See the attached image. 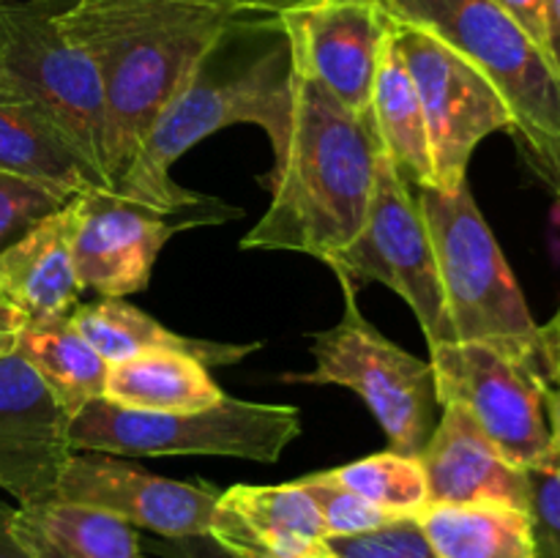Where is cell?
Returning <instances> with one entry per match:
<instances>
[{
	"label": "cell",
	"mask_w": 560,
	"mask_h": 558,
	"mask_svg": "<svg viewBox=\"0 0 560 558\" xmlns=\"http://www.w3.org/2000/svg\"><path fill=\"white\" fill-rule=\"evenodd\" d=\"M238 11V0H71L60 9V31L93 60L104 88L109 189Z\"/></svg>",
	"instance_id": "1"
},
{
	"label": "cell",
	"mask_w": 560,
	"mask_h": 558,
	"mask_svg": "<svg viewBox=\"0 0 560 558\" xmlns=\"http://www.w3.org/2000/svg\"><path fill=\"white\" fill-rule=\"evenodd\" d=\"M293 120V53L279 14L238 11L153 124L140 156L113 191L164 211H189L211 197L173 181L170 167L213 131L260 126L273 159L288 148Z\"/></svg>",
	"instance_id": "2"
},
{
	"label": "cell",
	"mask_w": 560,
	"mask_h": 558,
	"mask_svg": "<svg viewBox=\"0 0 560 558\" xmlns=\"http://www.w3.org/2000/svg\"><path fill=\"white\" fill-rule=\"evenodd\" d=\"M383 146L372 113H353L293 71L288 148L273 159L271 206L241 249H284L331 263L359 235Z\"/></svg>",
	"instance_id": "3"
},
{
	"label": "cell",
	"mask_w": 560,
	"mask_h": 558,
	"mask_svg": "<svg viewBox=\"0 0 560 558\" xmlns=\"http://www.w3.org/2000/svg\"><path fill=\"white\" fill-rule=\"evenodd\" d=\"M392 20L441 38L481 71L512 109L530 164L560 151V71L495 0H381Z\"/></svg>",
	"instance_id": "4"
},
{
	"label": "cell",
	"mask_w": 560,
	"mask_h": 558,
	"mask_svg": "<svg viewBox=\"0 0 560 558\" xmlns=\"http://www.w3.org/2000/svg\"><path fill=\"white\" fill-rule=\"evenodd\" d=\"M419 206L454 342H490L539 359V326L468 181L454 191L419 189Z\"/></svg>",
	"instance_id": "5"
},
{
	"label": "cell",
	"mask_w": 560,
	"mask_h": 558,
	"mask_svg": "<svg viewBox=\"0 0 560 558\" xmlns=\"http://www.w3.org/2000/svg\"><path fill=\"white\" fill-rule=\"evenodd\" d=\"M293 405L246 403L222 397L217 405L178 414L129 410L104 397L88 403L69 421L71 452L126 454V457H235L277 463L301 435Z\"/></svg>",
	"instance_id": "6"
},
{
	"label": "cell",
	"mask_w": 560,
	"mask_h": 558,
	"mask_svg": "<svg viewBox=\"0 0 560 558\" xmlns=\"http://www.w3.org/2000/svg\"><path fill=\"white\" fill-rule=\"evenodd\" d=\"M60 0L0 3V102L49 120L107 181L104 88L93 60L60 31Z\"/></svg>",
	"instance_id": "7"
},
{
	"label": "cell",
	"mask_w": 560,
	"mask_h": 558,
	"mask_svg": "<svg viewBox=\"0 0 560 558\" xmlns=\"http://www.w3.org/2000/svg\"><path fill=\"white\" fill-rule=\"evenodd\" d=\"M339 282L345 290L342 321L328 332L312 334L315 370L288 375V381L350 388L375 414L392 452L419 457L441 419L432 364L383 337L361 315L353 284L348 279Z\"/></svg>",
	"instance_id": "8"
},
{
	"label": "cell",
	"mask_w": 560,
	"mask_h": 558,
	"mask_svg": "<svg viewBox=\"0 0 560 558\" xmlns=\"http://www.w3.org/2000/svg\"><path fill=\"white\" fill-rule=\"evenodd\" d=\"M438 403L459 405L517 468L552 452L547 421V377L539 359L490 342H446L430 348Z\"/></svg>",
	"instance_id": "9"
},
{
	"label": "cell",
	"mask_w": 560,
	"mask_h": 558,
	"mask_svg": "<svg viewBox=\"0 0 560 558\" xmlns=\"http://www.w3.org/2000/svg\"><path fill=\"white\" fill-rule=\"evenodd\" d=\"M328 266L353 288L355 282H381L402 295L430 348L454 342L419 195L386 153L377 159L375 189L359 235Z\"/></svg>",
	"instance_id": "10"
},
{
	"label": "cell",
	"mask_w": 560,
	"mask_h": 558,
	"mask_svg": "<svg viewBox=\"0 0 560 558\" xmlns=\"http://www.w3.org/2000/svg\"><path fill=\"white\" fill-rule=\"evenodd\" d=\"M392 36L424 113L432 186L454 191L468 181L470 156L485 137L495 131L514 135L512 109L476 66L432 33L392 20Z\"/></svg>",
	"instance_id": "11"
},
{
	"label": "cell",
	"mask_w": 560,
	"mask_h": 558,
	"mask_svg": "<svg viewBox=\"0 0 560 558\" xmlns=\"http://www.w3.org/2000/svg\"><path fill=\"white\" fill-rule=\"evenodd\" d=\"M71 257L77 282L102 299L140 293L151 282L159 252L178 230L222 224L241 217V208L211 197L189 211H164L113 189H88L74 197Z\"/></svg>",
	"instance_id": "12"
},
{
	"label": "cell",
	"mask_w": 560,
	"mask_h": 558,
	"mask_svg": "<svg viewBox=\"0 0 560 558\" xmlns=\"http://www.w3.org/2000/svg\"><path fill=\"white\" fill-rule=\"evenodd\" d=\"M219 496L206 481H175L102 452H71L55 492V498L102 509L164 539L208 536Z\"/></svg>",
	"instance_id": "13"
},
{
	"label": "cell",
	"mask_w": 560,
	"mask_h": 558,
	"mask_svg": "<svg viewBox=\"0 0 560 558\" xmlns=\"http://www.w3.org/2000/svg\"><path fill=\"white\" fill-rule=\"evenodd\" d=\"M293 71L320 82L353 113H370L388 14L381 0H304L279 14Z\"/></svg>",
	"instance_id": "14"
},
{
	"label": "cell",
	"mask_w": 560,
	"mask_h": 558,
	"mask_svg": "<svg viewBox=\"0 0 560 558\" xmlns=\"http://www.w3.org/2000/svg\"><path fill=\"white\" fill-rule=\"evenodd\" d=\"M69 416L20 353L0 356V490L16 507L58 492L69 460Z\"/></svg>",
	"instance_id": "15"
},
{
	"label": "cell",
	"mask_w": 560,
	"mask_h": 558,
	"mask_svg": "<svg viewBox=\"0 0 560 558\" xmlns=\"http://www.w3.org/2000/svg\"><path fill=\"white\" fill-rule=\"evenodd\" d=\"M208 536L238 558H334L320 512L299 481L224 490Z\"/></svg>",
	"instance_id": "16"
},
{
	"label": "cell",
	"mask_w": 560,
	"mask_h": 558,
	"mask_svg": "<svg viewBox=\"0 0 560 558\" xmlns=\"http://www.w3.org/2000/svg\"><path fill=\"white\" fill-rule=\"evenodd\" d=\"M419 460L430 503H503L528 512L525 470L509 463L459 405H443Z\"/></svg>",
	"instance_id": "17"
},
{
	"label": "cell",
	"mask_w": 560,
	"mask_h": 558,
	"mask_svg": "<svg viewBox=\"0 0 560 558\" xmlns=\"http://www.w3.org/2000/svg\"><path fill=\"white\" fill-rule=\"evenodd\" d=\"M71 202L0 252V299L27 323L69 317L80 304L82 288L71 257Z\"/></svg>",
	"instance_id": "18"
},
{
	"label": "cell",
	"mask_w": 560,
	"mask_h": 558,
	"mask_svg": "<svg viewBox=\"0 0 560 558\" xmlns=\"http://www.w3.org/2000/svg\"><path fill=\"white\" fill-rule=\"evenodd\" d=\"M69 317L77 332L96 348V353L107 364L131 359V356L145 353V350H173V353L191 356L206 367H230L262 348L260 342L233 345L184 337V334L170 332L156 317L145 315L142 310L120 299H102L91 301V304L80 301Z\"/></svg>",
	"instance_id": "19"
},
{
	"label": "cell",
	"mask_w": 560,
	"mask_h": 558,
	"mask_svg": "<svg viewBox=\"0 0 560 558\" xmlns=\"http://www.w3.org/2000/svg\"><path fill=\"white\" fill-rule=\"evenodd\" d=\"M14 534L31 558H140L129 523L63 498L16 507Z\"/></svg>",
	"instance_id": "20"
},
{
	"label": "cell",
	"mask_w": 560,
	"mask_h": 558,
	"mask_svg": "<svg viewBox=\"0 0 560 558\" xmlns=\"http://www.w3.org/2000/svg\"><path fill=\"white\" fill-rule=\"evenodd\" d=\"M0 170L36 181L66 197L107 189L82 153L44 115L25 104L0 102Z\"/></svg>",
	"instance_id": "21"
},
{
	"label": "cell",
	"mask_w": 560,
	"mask_h": 558,
	"mask_svg": "<svg viewBox=\"0 0 560 558\" xmlns=\"http://www.w3.org/2000/svg\"><path fill=\"white\" fill-rule=\"evenodd\" d=\"M222 397V388L208 375L206 364L173 350H145L115 361L104 383L107 403L151 414L200 410L217 405Z\"/></svg>",
	"instance_id": "22"
},
{
	"label": "cell",
	"mask_w": 560,
	"mask_h": 558,
	"mask_svg": "<svg viewBox=\"0 0 560 558\" xmlns=\"http://www.w3.org/2000/svg\"><path fill=\"white\" fill-rule=\"evenodd\" d=\"M370 113L372 120H375L377 137H381L383 153L392 159L397 173L416 189L432 186V162L424 113H421L413 77H410L408 66H405L402 55H399L397 44H394L392 20H388L386 44L381 49Z\"/></svg>",
	"instance_id": "23"
},
{
	"label": "cell",
	"mask_w": 560,
	"mask_h": 558,
	"mask_svg": "<svg viewBox=\"0 0 560 558\" xmlns=\"http://www.w3.org/2000/svg\"><path fill=\"white\" fill-rule=\"evenodd\" d=\"M419 520L438 558H534L525 509L503 503H430Z\"/></svg>",
	"instance_id": "24"
},
{
	"label": "cell",
	"mask_w": 560,
	"mask_h": 558,
	"mask_svg": "<svg viewBox=\"0 0 560 558\" xmlns=\"http://www.w3.org/2000/svg\"><path fill=\"white\" fill-rule=\"evenodd\" d=\"M16 353L36 370L69 419H74L88 403L104 397L109 364L77 332L71 317L25 323Z\"/></svg>",
	"instance_id": "25"
},
{
	"label": "cell",
	"mask_w": 560,
	"mask_h": 558,
	"mask_svg": "<svg viewBox=\"0 0 560 558\" xmlns=\"http://www.w3.org/2000/svg\"><path fill=\"white\" fill-rule=\"evenodd\" d=\"M345 487L392 514H421L430 507L427 476L419 457L381 452L334 470Z\"/></svg>",
	"instance_id": "26"
},
{
	"label": "cell",
	"mask_w": 560,
	"mask_h": 558,
	"mask_svg": "<svg viewBox=\"0 0 560 558\" xmlns=\"http://www.w3.org/2000/svg\"><path fill=\"white\" fill-rule=\"evenodd\" d=\"M299 485L304 487V490L310 492L312 501H315L323 520V528H326V536L361 534V531H372L377 528V525L388 523V520L399 518V514L386 512V509L375 507L372 501L361 498L359 492H353L350 487H345L342 481L334 476V470L306 476V479H299Z\"/></svg>",
	"instance_id": "27"
},
{
	"label": "cell",
	"mask_w": 560,
	"mask_h": 558,
	"mask_svg": "<svg viewBox=\"0 0 560 558\" xmlns=\"http://www.w3.org/2000/svg\"><path fill=\"white\" fill-rule=\"evenodd\" d=\"M326 545L334 558H438L419 514H399L361 534L326 536Z\"/></svg>",
	"instance_id": "28"
},
{
	"label": "cell",
	"mask_w": 560,
	"mask_h": 558,
	"mask_svg": "<svg viewBox=\"0 0 560 558\" xmlns=\"http://www.w3.org/2000/svg\"><path fill=\"white\" fill-rule=\"evenodd\" d=\"M71 200L74 197H66L49 186L0 170V252Z\"/></svg>",
	"instance_id": "29"
},
{
	"label": "cell",
	"mask_w": 560,
	"mask_h": 558,
	"mask_svg": "<svg viewBox=\"0 0 560 558\" xmlns=\"http://www.w3.org/2000/svg\"><path fill=\"white\" fill-rule=\"evenodd\" d=\"M523 470L528 485L534 558H560V457L556 449Z\"/></svg>",
	"instance_id": "30"
},
{
	"label": "cell",
	"mask_w": 560,
	"mask_h": 558,
	"mask_svg": "<svg viewBox=\"0 0 560 558\" xmlns=\"http://www.w3.org/2000/svg\"><path fill=\"white\" fill-rule=\"evenodd\" d=\"M506 14L523 25V31L550 55V22H547V0H495Z\"/></svg>",
	"instance_id": "31"
},
{
	"label": "cell",
	"mask_w": 560,
	"mask_h": 558,
	"mask_svg": "<svg viewBox=\"0 0 560 558\" xmlns=\"http://www.w3.org/2000/svg\"><path fill=\"white\" fill-rule=\"evenodd\" d=\"M539 364L547 383H560V310L539 326Z\"/></svg>",
	"instance_id": "32"
},
{
	"label": "cell",
	"mask_w": 560,
	"mask_h": 558,
	"mask_svg": "<svg viewBox=\"0 0 560 558\" xmlns=\"http://www.w3.org/2000/svg\"><path fill=\"white\" fill-rule=\"evenodd\" d=\"M25 323H27L25 317H22L20 312L9 304V301L0 299V356L14 353Z\"/></svg>",
	"instance_id": "33"
},
{
	"label": "cell",
	"mask_w": 560,
	"mask_h": 558,
	"mask_svg": "<svg viewBox=\"0 0 560 558\" xmlns=\"http://www.w3.org/2000/svg\"><path fill=\"white\" fill-rule=\"evenodd\" d=\"M14 509L0 503V558H31L14 534Z\"/></svg>",
	"instance_id": "34"
},
{
	"label": "cell",
	"mask_w": 560,
	"mask_h": 558,
	"mask_svg": "<svg viewBox=\"0 0 560 558\" xmlns=\"http://www.w3.org/2000/svg\"><path fill=\"white\" fill-rule=\"evenodd\" d=\"M180 547V558H238L222 545L211 539V536H189V539H173Z\"/></svg>",
	"instance_id": "35"
},
{
	"label": "cell",
	"mask_w": 560,
	"mask_h": 558,
	"mask_svg": "<svg viewBox=\"0 0 560 558\" xmlns=\"http://www.w3.org/2000/svg\"><path fill=\"white\" fill-rule=\"evenodd\" d=\"M547 421H550V435H552V449L560 457V383H550L547 386Z\"/></svg>",
	"instance_id": "36"
},
{
	"label": "cell",
	"mask_w": 560,
	"mask_h": 558,
	"mask_svg": "<svg viewBox=\"0 0 560 558\" xmlns=\"http://www.w3.org/2000/svg\"><path fill=\"white\" fill-rule=\"evenodd\" d=\"M534 170L547 181V184H550V189L556 191V217L560 222V151L552 153V156L545 159V162L534 164Z\"/></svg>",
	"instance_id": "37"
},
{
	"label": "cell",
	"mask_w": 560,
	"mask_h": 558,
	"mask_svg": "<svg viewBox=\"0 0 560 558\" xmlns=\"http://www.w3.org/2000/svg\"><path fill=\"white\" fill-rule=\"evenodd\" d=\"M547 22H550V58L560 71V0H547Z\"/></svg>",
	"instance_id": "38"
},
{
	"label": "cell",
	"mask_w": 560,
	"mask_h": 558,
	"mask_svg": "<svg viewBox=\"0 0 560 558\" xmlns=\"http://www.w3.org/2000/svg\"><path fill=\"white\" fill-rule=\"evenodd\" d=\"M299 3H304V0H238L244 11H262V14H282Z\"/></svg>",
	"instance_id": "39"
},
{
	"label": "cell",
	"mask_w": 560,
	"mask_h": 558,
	"mask_svg": "<svg viewBox=\"0 0 560 558\" xmlns=\"http://www.w3.org/2000/svg\"><path fill=\"white\" fill-rule=\"evenodd\" d=\"M0 3H9V0H0Z\"/></svg>",
	"instance_id": "40"
}]
</instances>
